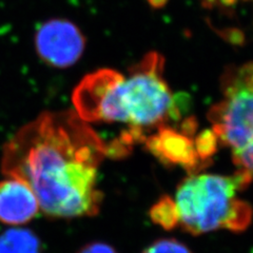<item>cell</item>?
<instances>
[{"label":"cell","instance_id":"9c48e42d","mask_svg":"<svg viewBox=\"0 0 253 253\" xmlns=\"http://www.w3.org/2000/svg\"><path fill=\"white\" fill-rule=\"evenodd\" d=\"M150 216L155 224L160 225L164 229L171 230L177 227V219L175 214V208H174L173 200L168 196H164L156 203L151 211Z\"/></svg>","mask_w":253,"mask_h":253},{"label":"cell","instance_id":"52a82bcc","mask_svg":"<svg viewBox=\"0 0 253 253\" xmlns=\"http://www.w3.org/2000/svg\"><path fill=\"white\" fill-rule=\"evenodd\" d=\"M39 212L37 197L25 181L11 176L0 180V223L21 227L34 219Z\"/></svg>","mask_w":253,"mask_h":253},{"label":"cell","instance_id":"4fadbf2b","mask_svg":"<svg viewBox=\"0 0 253 253\" xmlns=\"http://www.w3.org/2000/svg\"><path fill=\"white\" fill-rule=\"evenodd\" d=\"M239 0H203V4L207 7H230L237 3Z\"/></svg>","mask_w":253,"mask_h":253},{"label":"cell","instance_id":"7c38bea8","mask_svg":"<svg viewBox=\"0 0 253 253\" xmlns=\"http://www.w3.org/2000/svg\"><path fill=\"white\" fill-rule=\"evenodd\" d=\"M77 253H117V251L108 244L94 242L85 245V246L79 249Z\"/></svg>","mask_w":253,"mask_h":253},{"label":"cell","instance_id":"6da1fadb","mask_svg":"<svg viewBox=\"0 0 253 253\" xmlns=\"http://www.w3.org/2000/svg\"><path fill=\"white\" fill-rule=\"evenodd\" d=\"M106 155V142L75 111H44L5 142L0 168L30 186L44 216L71 219L99 212L97 170Z\"/></svg>","mask_w":253,"mask_h":253},{"label":"cell","instance_id":"3957f363","mask_svg":"<svg viewBox=\"0 0 253 253\" xmlns=\"http://www.w3.org/2000/svg\"><path fill=\"white\" fill-rule=\"evenodd\" d=\"M252 178L250 173L239 170L231 176L201 174L185 179L173 201L177 226L193 235L218 229L244 231L251 221L252 208L236 194Z\"/></svg>","mask_w":253,"mask_h":253},{"label":"cell","instance_id":"30bf717a","mask_svg":"<svg viewBox=\"0 0 253 253\" xmlns=\"http://www.w3.org/2000/svg\"><path fill=\"white\" fill-rule=\"evenodd\" d=\"M142 253H192V251L177 240L162 239L152 243Z\"/></svg>","mask_w":253,"mask_h":253},{"label":"cell","instance_id":"8fae6325","mask_svg":"<svg viewBox=\"0 0 253 253\" xmlns=\"http://www.w3.org/2000/svg\"><path fill=\"white\" fill-rule=\"evenodd\" d=\"M234 163L239 166L240 170L250 173L253 176V141L246 148L233 153Z\"/></svg>","mask_w":253,"mask_h":253},{"label":"cell","instance_id":"7a4b0ae2","mask_svg":"<svg viewBox=\"0 0 253 253\" xmlns=\"http://www.w3.org/2000/svg\"><path fill=\"white\" fill-rule=\"evenodd\" d=\"M164 58L148 53L131 69L130 76L111 69L85 75L73 92L76 114L85 123L126 124L124 132L132 144L145 141L171 122H178L181 109L163 76Z\"/></svg>","mask_w":253,"mask_h":253},{"label":"cell","instance_id":"277c9868","mask_svg":"<svg viewBox=\"0 0 253 253\" xmlns=\"http://www.w3.org/2000/svg\"><path fill=\"white\" fill-rule=\"evenodd\" d=\"M221 88L224 97L210 110L209 121L218 141L234 153L253 141V62L228 70Z\"/></svg>","mask_w":253,"mask_h":253},{"label":"cell","instance_id":"ba28073f","mask_svg":"<svg viewBox=\"0 0 253 253\" xmlns=\"http://www.w3.org/2000/svg\"><path fill=\"white\" fill-rule=\"evenodd\" d=\"M0 253H42V245L30 229L12 227L0 234Z\"/></svg>","mask_w":253,"mask_h":253},{"label":"cell","instance_id":"5b68a950","mask_svg":"<svg viewBox=\"0 0 253 253\" xmlns=\"http://www.w3.org/2000/svg\"><path fill=\"white\" fill-rule=\"evenodd\" d=\"M35 50L45 65L70 68L83 56L85 38L79 28L65 18H53L38 27L34 37Z\"/></svg>","mask_w":253,"mask_h":253},{"label":"cell","instance_id":"8992f818","mask_svg":"<svg viewBox=\"0 0 253 253\" xmlns=\"http://www.w3.org/2000/svg\"><path fill=\"white\" fill-rule=\"evenodd\" d=\"M195 135L189 134L181 126H164L145 139L147 149L163 164L179 166L189 173H196L205 164L197 153Z\"/></svg>","mask_w":253,"mask_h":253},{"label":"cell","instance_id":"5bb4252c","mask_svg":"<svg viewBox=\"0 0 253 253\" xmlns=\"http://www.w3.org/2000/svg\"><path fill=\"white\" fill-rule=\"evenodd\" d=\"M153 6H162L167 0H149Z\"/></svg>","mask_w":253,"mask_h":253}]
</instances>
